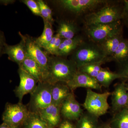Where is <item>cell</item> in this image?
I'll return each instance as SVG.
<instances>
[{
  "label": "cell",
  "instance_id": "9",
  "mask_svg": "<svg viewBox=\"0 0 128 128\" xmlns=\"http://www.w3.org/2000/svg\"><path fill=\"white\" fill-rule=\"evenodd\" d=\"M57 2L63 9L76 14L91 11L109 2L104 0H60Z\"/></svg>",
  "mask_w": 128,
  "mask_h": 128
},
{
  "label": "cell",
  "instance_id": "19",
  "mask_svg": "<svg viewBox=\"0 0 128 128\" xmlns=\"http://www.w3.org/2000/svg\"><path fill=\"white\" fill-rule=\"evenodd\" d=\"M77 32V27L73 22L62 21L59 24L57 34L62 39H70L76 36Z\"/></svg>",
  "mask_w": 128,
  "mask_h": 128
},
{
  "label": "cell",
  "instance_id": "18",
  "mask_svg": "<svg viewBox=\"0 0 128 128\" xmlns=\"http://www.w3.org/2000/svg\"><path fill=\"white\" fill-rule=\"evenodd\" d=\"M18 66L32 76L38 82H42V74L39 65L27 54L25 59Z\"/></svg>",
  "mask_w": 128,
  "mask_h": 128
},
{
  "label": "cell",
  "instance_id": "30",
  "mask_svg": "<svg viewBox=\"0 0 128 128\" xmlns=\"http://www.w3.org/2000/svg\"><path fill=\"white\" fill-rule=\"evenodd\" d=\"M21 1L27 6L34 15L42 17L39 6L37 1L34 0H23Z\"/></svg>",
  "mask_w": 128,
  "mask_h": 128
},
{
  "label": "cell",
  "instance_id": "27",
  "mask_svg": "<svg viewBox=\"0 0 128 128\" xmlns=\"http://www.w3.org/2000/svg\"><path fill=\"white\" fill-rule=\"evenodd\" d=\"M37 2L39 6L40 12L43 20L48 21L52 25L54 24V20L52 16V12L50 8L42 0H38Z\"/></svg>",
  "mask_w": 128,
  "mask_h": 128
},
{
  "label": "cell",
  "instance_id": "23",
  "mask_svg": "<svg viewBox=\"0 0 128 128\" xmlns=\"http://www.w3.org/2000/svg\"><path fill=\"white\" fill-rule=\"evenodd\" d=\"M120 78H122L118 73H114L108 69L102 68L96 79L102 87L108 88L114 81Z\"/></svg>",
  "mask_w": 128,
  "mask_h": 128
},
{
  "label": "cell",
  "instance_id": "35",
  "mask_svg": "<svg viewBox=\"0 0 128 128\" xmlns=\"http://www.w3.org/2000/svg\"><path fill=\"white\" fill-rule=\"evenodd\" d=\"M15 2L14 0H0V4L6 6L13 4Z\"/></svg>",
  "mask_w": 128,
  "mask_h": 128
},
{
  "label": "cell",
  "instance_id": "39",
  "mask_svg": "<svg viewBox=\"0 0 128 128\" xmlns=\"http://www.w3.org/2000/svg\"><path fill=\"white\" fill-rule=\"evenodd\" d=\"M22 128V127H21V128Z\"/></svg>",
  "mask_w": 128,
  "mask_h": 128
},
{
  "label": "cell",
  "instance_id": "31",
  "mask_svg": "<svg viewBox=\"0 0 128 128\" xmlns=\"http://www.w3.org/2000/svg\"><path fill=\"white\" fill-rule=\"evenodd\" d=\"M58 128H76L75 124H74L72 121L68 120H62Z\"/></svg>",
  "mask_w": 128,
  "mask_h": 128
},
{
  "label": "cell",
  "instance_id": "22",
  "mask_svg": "<svg viewBox=\"0 0 128 128\" xmlns=\"http://www.w3.org/2000/svg\"><path fill=\"white\" fill-rule=\"evenodd\" d=\"M110 60L115 61L121 65L128 61V39L123 38Z\"/></svg>",
  "mask_w": 128,
  "mask_h": 128
},
{
  "label": "cell",
  "instance_id": "7",
  "mask_svg": "<svg viewBox=\"0 0 128 128\" xmlns=\"http://www.w3.org/2000/svg\"><path fill=\"white\" fill-rule=\"evenodd\" d=\"M29 112L26 106L22 102H18L16 104L8 102L2 115L3 122L12 128H21Z\"/></svg>",
  "mask_w": 128,
  "mask_h": 128
},
{
  "label": "cell",
  "instance_id": "21",
  "mask_svg": "<svg viewBox=\"0 0 128 128\" xmlns=\"http://www.w3.org/2000/svg\"><path fill=\"white\" fill-rule=\"evenodd\" d=\"M122 38L121 34H118L109 38L99 44L108 57V60L115 52Z\"/></svg>",
  "mask_w": 128,
  "mask_h": 128
},
{
  "label": "cell",
  "instance_id": "26",
  "mask_svg": "<svg viewBox=\"0 0 128 128\" xmlns=\"http://www.w3.org/2000/svg\"><path fill=\"white\" fill-rule=\"evenodd\" d=\"M23 128H48L38 114L29 112L22 126Z\"/></svg>",
  "mask_w": 128,
  "mask_h": 128
},
{
  "label": "cell",
  "instance_id": "34",
  "mask_svg": "<svg viewBox=\"0 0 128 128\" xmlns=\"http://www.w3.org/2000/svg\"><path fill=\"white\" fill-rule=\"evenodd\" d=\"M124 6L123 10L124 16L128 15V0L124 1Z\"/></svg>",
  "mask_w": 128,
  "mask_h": 128
},
{
  "label": "cell",
  "instance_id": "20",
  "mask_svg": "<svg viewBox=\"0 0 128 128\" xmlns=\"http://www.w3.org/2000/svg\"><path fill=\"white\" fill-rule=\"evenodd\" d=\"M98 118L87 112H84L76 121V128H102Z\"/></svg>",
  "mask_w": 128,
  "mask_h": 128
},
{
  "label": "cell",
  "instance_id": "16",
  "mask_svg": "<svg viewBox=\"0 0 128 128\" xmlns=\"http://www.w3.org/2000/svg\"><path fill=\"white\" fill-rule=\"evenodd\" d=\"M73 92L66 83L57 82L52 86V104L60 106L63 102Z\"/></svg>",
  "mask_w": 128,
  "mask_h": 128
},
{
  "label": "cell",
  "instance_id": "14",
  "mask_svg": "<svg viewBox=\"0 0 128 128\" xmlns=\"http://www.w3.org/2000/svg\"><path fill=\"white\" fill-rule=\"evenodd\" d=\"M111 95L113 112H117L127 107L128 104V92L126 85L124 82H121L116 85Z\"/></svg>",
  "mask_w": 128,
  "mask_h": 128
},
{
  "label": "cell",
  "instance_id": "28",
  "mask_svg": "<svg viewBox=\"0 0 128 128\" xmlns=\"http://www.w3.org/2000/svg\"><path fill=\"white\" fill-rule=\"evenodd\" d=\"M101 64H92L86 65L78 69V71L87 74L93 78H96L98 73L102 69Z\"/></svg>",
  "mask_w": 128,
  "mask_h": 128
},
{
  "label": "cell",
  "instance_id": "29",
  "mask_svg": "<svg viewBox=\"0 0 128 128\" xmlns=\"http://www.w3.org/2000/svg\"><path fill=\"white\" fill-rule=\"evenodd\" d=\"M63 40L58 34H56L54 35L52 39L44 50L50 54L57 56L59 48Z\"/></svg>",
  "mask_w": 128,
  "mask_h": 128
},
{
  "label": "cell",
  "instance_id": "32",
  "mask_svg": "<svg viewBox=\"0 0 128 128\" xmlns=\"http://www.w3.org/2000/svg\"><path fill=\"white\" fill-rule=\"evenodd\" d=\"M118 73L122 78L128 79V61L122 64V67Z\"/></svg>",
  "mask_w": 128,
  "mask_h": 128
},
{
  "label": "cell",
  "instance_id": "8",
  "mask_svg": "<svg viewBox=\"0 0 128 128\" xmlns=\"http://www.w3.org/2000/svg\"><path fill=\"white\" fill-rule=\"evenodd\" d=\"M120 22L88 25L86 33L93 42L100 43L109 38L121 34V26Z\"/></svg>",
  "mask_w": 128,
  "mask_h": 128
},
{
  "label": "cell",
  "instance_id": "12",
  "mask_svg": "<svg viewBox=\"0 0 128 128\" xmlns=\"http://www.w3.org/2000/svg\"><path fill=\"white\" fill-rule=\"evenodd\" d=\"M72 91L77 88H84L87 89H95L102 92V86L96 78L87 74L78 71L73 78L66 83Z\"/></svg>",
  "mask_w": 128,
  "mask_h": 128
},
{
  "label": "cell",
  "instance_id": "40",
  "mask_svg": "<svg viewBox=\"0 0 128 128\" xmlns=\"http://www.w3.org/2000/svg\"><path fill=\"white\" fill-rule=\"evenodd\" d=\"M127 107L128 108V106H127Z\"/></svg>",
  "mask_w": 128,
  "mask_h": 128
},
{
  "label": "cell",
  "instance_id": "24",
  "mask_svg": "<svg viewBox=\"0 0 128 128\" xmlns=\"http://www.w3.org/2000/svg\"><path fill=\"white\" fill-rule=\"evenodd\" d=\"M43 20V32L40 36L36 38H35V40L38 44L42 48L44 49L52 39L54 35L52 24L48 21Z\"/></svg>",
  "mask_w": 128,
  "mask_h": 128
},
{
  "label": "cell",
  "instance_id": "17",
  "mask_svg": "<svg viewBox=\"0 0 128 128\" xmlns=\"http://www.w3.org/2000/svg\"><path fill=\"white\" fill-rule=\"evenodd\" d=\"M83 41L82 37L78 35L72 39H63L59 48L57 56L65 57L73 53Z\"/></svg>",
  "mask_w": 128,
  "mask_h": 128
},
{
  "label": "cell",
  "instance_id": "33",
  "mask_svg": "<svg viewBox=\"0 0 128 128\" xmlns=\"http://www.w3.org/2000/svg\"><path fill=\"white\" fill-rule=\"evenodd\" d=\"M6 43L4 34L2 32L0 31V55L2 53H3V49Z\"/></svg>",
  "mask_w": 128,
  "mask_h": 128
},
{
  "label": "cell",
  "instance_id": "36",
  "mask_svg": "<svg viewBox=\"0 0 128 128\" xmlns=\"http://www.w3.org/2000/svg\"><path fill=\"white\" fill-rule=\"evenodd\" d=\"M0 128H12L6 124L2 123L0 124Z\"/></svg>",
  "mask_w": 128,
  "mask_h": 128
},
{
  "label": "cell",
  "instance_id": "6",
  "mask_svg": "<svg viewBox=\"0 0 128 128\" xmlns=\"http://www.w3.org/2000/svg\"><path fill=\"white\" fill-rule=\"evenodd\" d=\"M52 86L46 81L38 83L36 89L30 94V112L37 113L52 104Z\"/></svg>",
  "mask_w": 128,
  "mask_h": 128
},
{
  "label": "cell",
  "instance_id": "10",
  "mask_svg": "<svg viewBox=\"0 0 128 128\" xmlns=\"http://www.w3.org/2000/svg\"><path fill=\"white\" fill-rule=\"evenodd\" d=\"M18 72L20 83L14 90L16 96L18 98V102H22L25 95L31 94L37 87L38 82L28 73L19 67Z\"/></svg>",
  "mask_w": 128,
  "mask_h": 128
},
{
  "label": "cell",
  "instance_id": "38",
  "mask_svg": "<svg viewBox=\"0 0 128 128\" xmlns=\"http://www.w3.org/2000/svg\"><path fill=\"white\" fill-rule=\"evenodd\" d=\"M126 16V21H127V23H128V15H127V16Z\"/></svg>",
  "mask_w": 128,
  "mask_h": 128
},
{
  "label": "cell",
  "instance_id": "2",
  "mask_svg": "<svg viewBox=\"0 0 128 128\" xmlns=\"http://www.w3.org/2000/svg\"><path fill=\"white\" fill-rule=\"evenodd\" d=\"M78 70L75 64L71 60L59 56H50L48 72L46 82L52 85L57 82L67 83Z\"/></svg>",
  "mask_w": 128,
  "mask_h": 128
},
{
  "label": "cell",
  "instance_id": "5",
  "mask_svg": "<svg viewBox=\"0 0 128 128\" xmlns=\"http://www.w3.org/2000/svg\"><path fill=\"white\" fill-rule=\"evenodd\" d=\"M123 17V10L118 6L107 4L98 10L88 14L85 22L86 26L105 24L120 21Z\"/></svg>",
  "mask_w": 128,
  "mask_h": 128
},
{
  "label": "cell",
  "instance_id": "37",
  "mask_svg": "<svg viewBox=\"0 0 128 128\" xmlns=\"http://www.w3.org/2000/svg\"><path fill=\"white\" fill-rule=\"evenodd\" d=\"M102 128H114L110 125V124H105L103 126H102Z\"/></svg>",
  "mask_w": 128,
  "mask_h": 128
},
{
  "label": "cell",
  "instance_id": "15",
  "mask_svg": "<svg viewBox=\"0 0 128 128\" xmlns=\"http://www.w3.org/2000/svg\"><path fill=\"white\" fill-rule=\"evenodd\" d=\"M3 53L7 54L9 59L16 63L18 66L25 59L27 54L24 42L22 39L16 45H9L6 44Z\"/></svg>",
  "mask_w": 128,
  "mask_h": 128
},
{
  "label": "cell",
  "instance_id": "1",
  "mask_svg": "<svg viewBox=\"0 0 128 128\" xmlns=\"http://www.w3.org/2000/svg\"><path fill=\"white\" fill-rule=\"evenodd\" d=\"M77 68L92 64H102L109 61L103 48L95 42L83 41L73 52L70 59Z\"/></svg>",
  "mask_w": 128,
  "mask_h": 128
},
{
  "label": "cell",
  "instance_id": "3",
  "mask_svg": "<svg viewBox=\"0 0 128 128\" xmlns=\"http://www.w3.org/2000/svg\"><path fill=\"white\" fill-rule=\"evenodd\" d=\"M18 34L24 42L27 54L39 65L42 74L43 82L46 81L48 72L50 56L36 42L35 38L27 34L23 35L20 32Z\"/></svg>",
  "mask_w": 128,
  "mask_h": 128
},
{
  "label": "cell",
  "instance_id": "13",
  "mask_svg": "<svg viewBox=\"0 0 128 128\" xmlns=\"http://www.w3.org/2000/svg\"><path fill=\"white\" fill-rule=\"evenodd\" d=\"M48 128H58L61 122L60 106L52 104L37 112Z\"/></svg>",
  "mask_w": 128,
  "mask_h": 128
},
{
  "label": "cell",
  "instance_id": "25",
  "mask_svg": "<svg viewBox=\"0 0 128 128\" xmlns=\"http://www.w3.org/2000/svg\"><path fill=\"white\" fill-rule=\"evenodd\" d=\"M110 124L114 128H128V108H124L116 112Z\"/></svg>",
  "mask_w": 128,
  "mask_h": 128
},
{
  "label": "cell",
  "instance_id": "4",
  "mask_svg": "<svg viewBox=\"0 0 128 128\" xmlns=\"http://www.w3.org/2000/svg\"><path fill=\"white\" fill-rule=\"evenodd\" d=\"M110 95L111 92H109L98 93L87 89L83 107L86 112L99 118L106 114L109 109L108 98Z\"/></svg>",
  "mask_w": 128,
  "mask_h": 128
},
{
  "label": "cell",
  "instance_id": "11",
  "mask_svg": "<svg viewBox=\"0 0 128 128\" xmlns=\"http://www.w3.org/2000/svg\"><path fill=\"white\" fill-rule=\"evenodd\" d=\"M84 111L80 104L76 99L73 92L60 105V114L64 119L77 121Z\"/></svg>",
  "mask_w": 128,
  "mask_h": 128
}]
</instances>
